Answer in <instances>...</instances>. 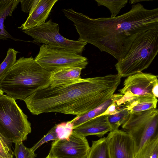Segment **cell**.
Here are the masks:
<instances>
[{"label": "cell", "mask_w": 158, "mask_h": 158, "mask_svg": "<svg viewBox=\"0 0 158 158\" xmlns=\"http://www.w3.org/2000/svg\"><path fill=\"white\" fill-rule=\"evenodd\" d=\"M19 52L13 48H9L5 59L0 64V79L5 73L16 62V56Z\"/></svg>", "instance_id": "cell-22"}, {"label": "cell", "mask_w": 158, "mask_h": 158, "mask_svg": "<svg viewBox=\"0 0 158 158\" xmlns=\"http://www.w3.org/2000/svg\"><path fill=\"white\" fill-rule=\"evenodd\" d=\"M55 126L59 139L68 137L73 132V125L70 121L56 124Z\"/></svg>", "instance_id": "cell-25"}, {"label": "cell", "mask_w": 158, "mask_h": 158, "mask_svg": "<svg viewBox=\"0 0 158 158\" xmlns=\"http://www.w3.org/2000/svg\"><path fill=\"white\" fill-rule=\"evenodd\" d=\"M31 36L34 40L28 42L35 44L43 43L52 48L64 49L81 53L86 43L66 38L60 34L58 24L50 19L40 26L29 30L22 31Z\"/></svg>", "instance_id": "cell-7"}, {"label": "cell", "mask_w": 158, "mask_h": 158, "mask_svg": "<svg viewBox=\"0 0 158 158\" xmlns=\"http://www.w3.org/2000/svg\"><path fill=\"white\" fill-rule=\"evenodd\" d=\"M110 131V128L107 120V115H102L83 123L73 129V132L85 137L95 135L101 137Z\"/></svg>", "instance_id": "cell-13"}, {"label": "cell", "mask_w": 158, "mask_h": 158, "mask_svg": "<svg viewBox=\"0 0 158 158\" xmlns=\"http://www.w3.org/2000/svg\"><path fill=\"white\" fill-rule=\"evenodd\" d=\"M11 144L0 133V158H14Z\"/></svg>", "instance_id": "cell-24"}, {"label": "cell", "mask_w": 158, "mask_h": 158, "mask_svg": "<svg viewBox=\"0 0 158 158\" xmlns=\"http://www.w3.org/2000/svg\"><path fill=\"white\" fill-rule=\"evenodd\" d=\"M130 113L125 107L122 105L119 111L117 113L107 115V120L110 128V131L118 130L119 126L125 122Z\"/></svg>", "instance_id": "cell-19"}, {"label": "cell", "mask_w": 158, "mask_h": 158, "mask_svg": "<svg viewBox=\"0 0 158 158\" xmlns=\"http://www.w3.org/2000/svg\"><path fill=\"white\" fill-rule=\"evenodd\" d=\"M58 139V136L56 131V127L55 126L31 149L33 152H35L38 148L44 143L51 140L54 141Z\"/></svg>", "instance_id": "cell-26"}, {"label": "cell", "mask_w": 158, "mask_h": 158, "mask_svg": "<svg viewBox=\"0 0 158 158\" xmlns=\"http://www.w3.org/2000/svg\"><path fill=\"white\" fill-rule=\"evenodd\" d=\"M20 0H0V39H10L15 41L18 40L13 37L5 29L4 21L7 16L12 15Z\"/></svg>", "instance_id": "cell-16"}, {"label": "cell", "mask_w": 158, "mask_h": 158, "mask_svg": "<svg viewBox=\"0 0 158 158\" xmlns=\"http://www.w3.org/2000/svg\"><path fill=\"white\" fill-rule=\"evenodd\" d=\"M118 74L81 78L55 87L49 85L23 100L33 115L49 112L80 116L110 98L120 84Z\"/></svg>", "instance_id": "cell-2"}, {"label": "cell", "mask_w": 158, "mask_h": 158, "mask_svg": "<svg viewBox=\"0 0 158 158\" xmlns=\"http://www.w3.org/2000/svg\"><path fill=\"white\" fill-rule=\"evenodd\" d=\"M135 158H158V137L147 142L139 151Z\"/></svg>", "instance_id": "cell-20"}, {"label": "cell", "mask_w": 158, "mask_h": 158, "mask_svg": "<svg viewBox=\"0 0 158 158\" xmlns=\"http://www.w3.org/2000/svg\"><path fill=\"white\" fill-rule=\"evenodd\" d=\"M90 148L86 137L72 132L67 138L54 140L48 155L53 158H87Z\"/></svg>", "instance_id": "cell-9"}, {"label": "cell", "mask_w": 158, "mask_h": 158, "mask_svg": "<svg viewBox=\"0 0 158 158\" xmlns=\"http://www.w3.org/2000/svg\"><path fill=\"white\" fill-rule=\"evenodd\" d=\"M157 83V76L141 72L128 77L119 91L128 97L153 96L152 90Z\"/></svg>", "instance_id": "cell-10"}, {"label": "cell", "mask_w": 158, "mask_h": 158, "mask_svg": "<svg viewBox=\"0 0 158 158\" xmlns=\"http://www.w3.org/2000/svg\"><path fill=\"white\" fill-rule=\"evenodd\" d=\"M4 92L0 88V96L4 94Z\"/></svg>", "instance_id": "cell-30"}, {"label": "cell", "mask_w": 158, "mask_h": 158, "mask_svg": "<svg viewBox=\"0 0 158 158\" xmlns=\"http://www.w3.org/2000/svg\"><path fill=\"white\" fill-rule=\"evenodd\" d=\"M51 74L32 56L22 57L16 60L0 79V88L8 96L15 100H23L50 85Z\"/></svg>", "instance_id": "cell-3"}, {"label": "cell", "mask_w": 158, "mask_h": 158, "mask_svg": "<svg viewBox=\"0 0 158 158\" xmlns=\"http://www.w3.org/2000/svg\"><path fill=\"white\" fill-rule=\"evenodd\" d=\"M87 158H110L106 137L92 141Z\"/></svg>", "instance_id": "cell-18"}, {"label": "cell", "mask_w": 158, "mask_h": 158, "mask_svg": "<svg viewBox=\"0 0 158 158\" xmlns=\"http://www.w3.org/2000/svg\"><path fill=\"white\" fill-rule=\"evenodd\" d=\"M116 100L114 101L108 107L106 110L99 116L102 115H110L114 114L118 112L120 110L122 105L118 104Z\"/></svg>", "instance_id": "cell-27"}, {"label": "cell", "mask_w": 158, "mask_h": 158, "mask_svg": "<svg viewBox=\"0 0 158 158\" xmlns=\"http://www.w3.org/2000/svg\"><path fill=\"white\" fill-rule=\"evenodd\" d=\"M58 0H34L29 16L26 21L18 27L27 30L41 25L49 15Z\"/></svg>", "instance_id": "cell-12"}, {"label": "cell", "mask_w": 158, "mask_h": 158, "mask_svg": "<svg viewBox=\"0 0 158 158\" xmlns=\"http://www.w3.org/2000/svg\"><path fill=\"white\" fill-rule=\"evenodd\" d=\"M82 68L69 67L59 69L51 72L50 86L56 87L69 83L80 78Z\"/></svg>", "instance_id": "cell-15"}, {"label": "cell", "mask_w": 158, "mask_h": 158, "mask_svg": "<svg viewBox=\"0 0 158 158\" xmlns=\"http://www.w3.org/2000/svg\"><path fill=\"white\" fill-rule=\"evenodd\" d=\"M45 158H53L50 156L49 155H48V156Z\"/></svg>", "instance_id": "cell-31"}, {"label": "cell", "mask_w": 158, "mask_h": 158, "mask_svg": "<svg viewBox=\"0 0 158 158\" xmlns=\"http://www.w3.org/2000/svg\"><path fill=\"white\" fill-rule=\"evenodd\" d=\"M158 110L156 108L130 113L122 127L133 139L136 155L147 142L158 137Z\"/></svg>", "instance_id": "cell-6"}, {"label": "cell", "mask_w": 158, "mask_h": 158, "mask_svg": "<svg viewBox=\"0 0 158 158\" xmlns=\"http://www.w3.org/2000/svg\"><path fill=\"white\" fill-rule=\"evenodd\" d=\"M27 118L14 98L0 96V133L8 141L15 144L26 140L31 131Z\"/></svg>", "instance_id": "cell-5"}, {"label": "cell", "mask_w": 158, "mask_h": 158, "mask_svg": "<svg viewBox=\"0 0 158 158\" xmlns=\"http://www.w3.org/2000/svg\"><path fill=\"white\" fill-rule=\"evenodd\" d=\"M33 0H20V2L21 4L22 10L26 13L29 12L32 4Z\"/></svg>", "instance_id": "cell-28"}, {"label": "cell", "mask_w": 158, "mask_h": 158, "mask_svg": "<svg viewBox=\"0 0 158 158\" xmlns=\"http://www.w3.org/2000/svg\"><path fill=\"white\" fill-rule=\"evenodd\" d=\"M157 98L153 96L128 97L123 95L116 100L119 105L125 107L131 113L156 108Z\"/></svg>", "instance_id": "cell-14"}, {"label": "cell", "mask_w": 158, "mask_h": 158, "mask_svg": "<svg viewBox=\"0 0 158 158\" xmlns=\"http://www.w3.org/2000/svg\"><path fill=\"white\" fill-rule=\"evenodd\" d=\"M95 1L97 2L98 6H104L109 10L111 13V18L116 17L121 9L126 6L128 2V0Z\"/></svg>", "instance_id": "cell-21"}, {"label": "cell", "mask_w": 158, "mask_h": 158, "mask_svg": "<svg viewBox=\"0 0 158 158\" xmlns=\"http://www.w3.org/2000/svg\"><path fill=\"white\" fill-rule=\"evenodd\" d=\"M13 154L16 158H35L36 156L35 152H33L31 148L26 147L23 141L15 143Z\"/></svg>", "instance_id": "cell-23"}, {"label": "cell", "mask_w": 158, "mask_h": 158, "mask_svg": "<svg viewBox=\"0 0 158 158\" xmlns=\"http://www.w3.org/2000/svg\"><path fill=\"white\" fill-rule=\"evenodd\" d=\"M34 59L42 67L50 72L69 67L84 69L88 63L87 58L78 53L64 49L52 48L45 44L41 45Z\"/></svg>", "instance_id": "cell-8"}, {"label": "cell", "mask_w": 158, "mask_h": 158, "mask_svg": "<svg viewBox=\"0 0 158 158\" xmlns=\"http://www.w3.org/2000/svg\"><path fill=\"white\" fill-rule=\"evenodd\" d=\"M158 28L148 30L132 43L126 56L115 65L120 77L141 72L151 64L158 52Z\"/></svg>", "instance_id": "cell-4"}, {"label": "cell", "mask_w": 158, "mask_h": 158, "mask_svg": "<svg viewBox=\"0 0 158 158\" xmlns=\"http://www.w3.org/2000/svg\"><path fill=\"white\" fill-rule=\"evenodd\" d=\"M110 158H135V142L127 132L118 129L110 131L106 137Z\"/></svg>", "instance_id": "cell-11"}, {"label": "cell", "mask_w": 158, "mask_h": 158, "mask_svg": "<svg viewBox=\"0 0 158 158\" xmlns=\"http://www.w3.org/2000/svg\"><path fill=\"white\" fill-rule=\"evenodd\" d=\"M73 22L78 40L91 44L118 61L126 55L136 38L145 31L158 28V8L149 10L140 3L114 18H91L71 9L62 10Z\"/></svg>", "instance_id": "cell-1"}, {"label": "cell", "mask_w": 158, "mask_h": 158, "mask_svg": "<svg viewBox=\"0 0 158 158\" xmlns=\"http://www.w3.org/2000/svg\"><path fill=\"white\" fill-rule=\"evenodd\" d=\"M123 95L120 93L114 94L110 98L97 107L83 114L77 116L70 121L73 124V129L83 123L101 114L113 102L122 97Z\"/></svg>", "instance_id": "cell-17"}, {"label": "cell", "mask_w": 158, "mask_h": 158, "mask_svg": "<svg viewBox=\"0 0 158 158\" xmlns=\"http://www.w3.org/2000/svg\"><path fill=\"white\" fill-rule=\"evenodd\" d=\"M158 83L153 88L152 90V93L154 97L156 98H158Z\"/></svg>", "instance_id": "cell-29"}]
</instances>
